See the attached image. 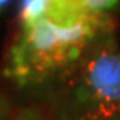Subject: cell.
I'll list each match as a JSON object with an SVG mask.
<instances>
[{
  "instance_id": "6da1fadb",
  "label": "cell",
  "mask_w": 120,
  "mask_h": 120,
  "mask_svg": "<svg viewBox=\"0 0 120 120\" xmlns=\"http://www.w3.org/2000/svg\"><path fill=\"white\" fill-rule=\"evenodd\" d=\"M113 30L109 15H88L73 23L42 19L20 27L10 45L4 75L20 88H55L80 65L95 42Z\"/></svg>"
},
{
  "instance_id": "7a4b0ae2",
  "label": "cell",
  "mask_w": 120,
  "mask_h": 120,
  "mask_svg": "<svg viewBox=\"0 0 120 120\" xmlns=\"http://www.w3.org/2000/svg\"><path fill=\"white\" fill-rule=\"evenodd\" d=\"M52 105L57 120H120V49L113 30L52 88Z\"/></svg>"
},
{
  "instance_id": "3957f363",
  "label": "cell",
  "mask_w": 120,
  "mask_h": 120,
  "mask_svg": "<svg viewBox=\"0 0 120 120\" xmlns=\"http://www.w3.org/2000/svg\"><path fill=\"white\" fill-rule=\"evenodd\" d=\"M85 7L90 13H95V15H109L110 10H113L120 0H83Z\"/></svg>"
},
{
  "instance_id": "277c9868",
  "label": "cell",
  "mask_w": 120,
  "mask_h": 120,
  "mask_svg": "<svg viewBox=\"0 0 120 120\" xmlns=\"http://www.w3.org/2000/svg\"><path fill=\"white\" fill-rule=\"evenodd\" d=\"M12 120H49V117L43 112H40L38 109L34 107H23L13 112Z\"/></svg>"
},
{
  "instance_id": "5b68a950",
  "label": "cell",
  "mask_w": 120,
  "mask_h": 120,
  "mask_svg": "<svg viewBox=\"0 0 120 120\" xmlns=\"http://www.w3.org/2000/svg\"><path fill=\"white\" fill-rule=\"evenodd\" d=\"M13 109L10 102L5 98V97H0V120H12L13 117Z\"/></svg>"
},
{
  "instance_id": "8992f818",
  "label": "cell",
  "mask_w": 120,
  "mask_h": 120,
  "mask_svg": "<svg viewBox=\"0 0 120 120\" xmlns=\"http://www.w3.org/2000/svg\"><path fill=\"white\" fill-rule=\"evenodd\" d=\"M10 2V0H0V10H4V7Z\"/></svg>"
}]
</instances>
